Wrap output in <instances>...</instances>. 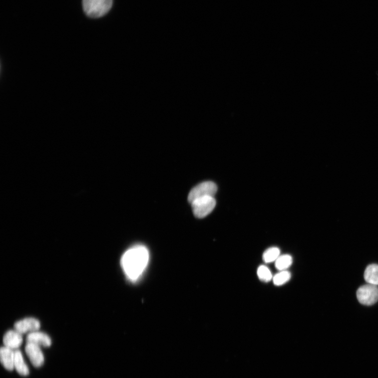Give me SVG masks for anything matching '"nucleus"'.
I'll return each mask as SVG.
<instances>
[{
    "mask_svg": "<svg viewBox=\"0 0 378 378\" xmlns=\"http://www.w3.org/2000/svg\"><path fill=\"white\" fill-rule=\"evenodd\" d=\"M147 247L138 245L129 248L123 255L121 265L123 271L131 282H136L144 273L149 261Z\"/></svg>",
    "mask_w": 378,
    "mask_h": 378,
    "instance_id": "f257e3e1",
    "label": "nucleus"
},
{
    "mask_svg": "<svg viewBox=\"0 0 378 378\" xmlns=\"http://www.w3.org/2000/svg\"><path fill=\"white\" fill-rule=\"evenodd\" d=\"M113 4V0H83L84 12L92 18L102 17L109 13Z\"/></svg>",
    "mask_w": 378,
    "mask_h": 378,
    "instance_id": "f03ea898",
    "label": "nucleus"
},
{
    "mask_svg": "<svg viewBox=\"0 0 378 378\" xmlns=\"http://www.w3.org/2000/svg\"><path fill=\"white\" fill-rule=\"evenodd\" d=\"M191 204L194 215L198 218H203L213 210L216 201L213 197H206L194 200Z\"/></svg>",
    "mask_w": 378,
    "mask_h": 378,
    "instance_id": "7ed1b4c3",
    "label": "nucleus"
},
{
    "mask_svg": "<svg viewBox=\"0 0 378 378\" xmlns=\"http://www.w3.org/2000/svg\"><path fill=\"white\" fill-rule=\"evenodd\" d=\"M218 188L215 183L211 181L204 182L193 188L188 196V201L191 203L198 199L206 197H214L217 193Z\"/></svg>",
    "mask_w": 378,
    "mask_h": 378,
    "instance_id": "20e7f679",
    "label": "nucleus"
},
{
    "mask_svg": "<svg viewBox=\"0 0 378 378\" xmlns=\"http://www.w3.org/2000/svg\"><path fill=\"white\" fill-rule=\"evenodd\" d=\"M357 297L360 303L365 306H371L378 301V288L377 286L367 284L361 286L357 291Z\"/></svg>",
    "mask_w": 378,
    "mask_h": 378,
    "instance_id": "39448f33",
    "label": "nucleus"
},
{
    "mask_svg": "<svg viewBox=\"0 0 378 378\" xmlns=\"http://www.w3.org/2000/svg\"><path fill=\"white\" fill-rule=\"evenodd\" d=\"M25 350L29 359L33 365L39 368L45 362V356L39 345L27 342Z\"/></svg>",
    "mask_w": 378,
    "mask_h": 378,
    "instance_id": "423d86ee",
    "label": "nucleus"
},
{
    "mask_svg": "<svg viewBox=\"0 0 378 378\" xmlns=\"http://www.w3.org/2000/svg\"><path fill=\"white\" fill-rule=\"evenodd\" d=\"M40 327L39 320L32 317L20 320L15 324V329L23 334L38 331Z\"/></svg>",
    "mask_w": 378,
    "mask_h": 378,
    "instance_id": "0eeeda50",
    "label": "nucleus"
},
{
    "mask_svg": "<svg viewBox=\"0 0 378 378\" xmlns=\"http://www.w3.org/2000/svg\"><path fill=\"white\" fill-rule=\"evenodd\" d=\"M23 340V334L15 329L7 331L3 339L5 346L14 350L20 348Z\"/></svg>",
    "mask_w": 378,
    "mask_h": 378,
    "instance_id": "6e6552de",
    "label": "nucleus"
},
{
    "mask_svg": "<svg viewBox=\"0 0 378 378\" xmlns=\"http://www.w3.org/2000/svg\"><path fill=\"white\" fill-rule=\"evenodd\" d=\"M27 340V342L34 343L43 347H49L52 344V340L49 336L47 333L39 330L29 333Z\"/></svg>",
    "mask_w": 378,
    "mask_h": 378,
    "instance_id": "1a4fd4ad",
    "label": "nucleus"
},
{
    "mask_svg": "<svg viewBox=\"0 0 378 378\" xmlns=\"http://www.w3.org/2000/svg\"><path fill=\"white\" fill-rule=\"evenodd\" d=\"M15 350L5 346L2 347L0 350L1 362L5 368L9 371H12L15 369Z\"/></svg>",
    "mask_w": 378,
    "mask_h": 378,
    "instance_id": "9d476101",
    "label": "nucleus"
},
{
    "mask_svg": "<svg viewBox=\"0 0 378 378\" xmlns=\"http://www.w3.org/2000/svg\"><path fill=\"white\" fill-rule=\"evenodd\" d=\"M15 369L21 375L27 376L29 374V369L25 361L23 353L19 350H15Z\"/></svg>",
    "mask_w": 378,
    "mask_h": 378,
    "instance_id": "9b49d317",
    "label": "nucleus"
},
{
    "mask_svg": "<svg viewBox=\"0 0 378 378\" xmlns=\"http://www.w3.org/2000/svg\"><path fill=\"white\" fill-rule=\"evenodd\" d=\"M364 278L368 284L378 285V265L371 264L367 266L364 273Z\"/></svg>",
    "mask_w": 378,
    "mask_h": 378,
    "instance_id": "f8f14e48",
    "label": "nucleus"
},
{
    "mask_svg": "<svg viewBox=\"0 0 378 378\" xmlns=\"http://www.w3.org/2000/svg\"><path fill=\"white\" fill-rule=\"evenodd\" d=\"M293 263V258L290 255H280L275 261V267L279 271H285Z\"/></svg>",
    "mask_w": 378,
    "mask_h": 378,
    "instance_id": "ddd939ff",
    "label": "nucleus"
},
{
    "mask_svg": "<svg viewBox=\"0 0 378 378\" xmlns=\"http://www.w3.org/2000/svg\"><path fill=\"white\" fill-rule=\"evenodd\" d=\"M280 251L278 247L268 248L263 255V261L266 263L275 262L280 256Z\"/></svg>",
    "mask_w": 378,
    "mask_h": 378,
    "instance_id": "4468645a",
    "label": "nucleus"
},
{
    "mask_svg": "<svg viewBox=\"0 0 378 378\" xmlns=\"http://www.w3.org/2000/svg\"><path fill=\"white\" fill-rule=\"evenodd\" d=\"M290 278V273L285 270L280 271L273 277V283L276 286L283 285L289 281Z\"/></svg>",
    "mask_w": 378,
    "mask_h": 378,
    "instance_id": "2eb2a0df",
    "label": "nucleus"
},
{
    "mask_svg": "<svg viewBox=\"0 0 378 378\" xmlns=\"http://www.w3.org/2000/svg\"><path fill=\"white\" fill-rule=\"evenodd\" d=\"M257 273L258 278L264 282H268L273 278L271 271L265 265L259 267Z\"/></svg>",
    "mask_w": 378,
    "mask_h": 378,
    "instance_id": "dca6fc26",
    "label": "nucleus"
}]
</instances>
